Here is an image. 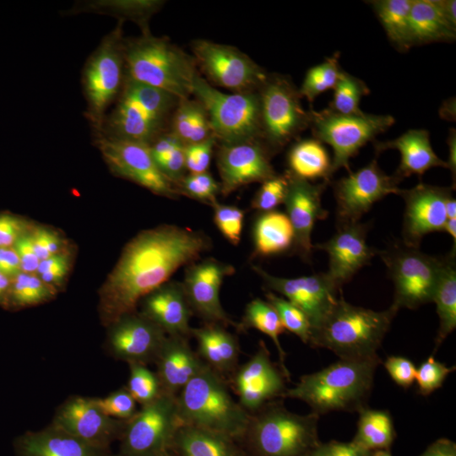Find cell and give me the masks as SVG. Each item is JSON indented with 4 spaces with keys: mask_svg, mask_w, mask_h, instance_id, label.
Masks as SVG:
<instances>
[{
    "mask_svg": "<svg viewBox=\"0 0 456 456\" xmlns=\"http://www.w3.org/2000/svg\"><path fill=\"white\" fill-rule=\"evenodd\" d=\"M338 262L369 291L428 274L416 224L391 195L359 200L343 233Z\"/></svg>",
    "mask_w": 456,
    "mask_h": 456,
    "instance_id": "6",
    "label": "cell"
},
{
    "mask_svg": "<svg viewBox=\"0 0 456 456\" xmlns=\"http://www.w3.org/2000/svg\"><path fill=\"white\" fill-rule=\"evenodd\" d=\"M428 416V443L435 456H456V409L435 404Z\"/></svg>",
    "mask_w": 456,
    "mask_h": 456,
    "instance_id": "14",
    "label": "cell"
},
{
    "mask_svg": "<svg viewBox=\"0 0 456 456\" xmlns=\"http://www.w3.org/2000/svg\"><path fill=\"white\" fill-rule=\"evenodd\" d=\"M252 158L331 183L357 198L386 191L397 144L386 110L333 75L282 66L248 82Z\"/></svg>",
    "mask_w": 456,
    "mask_h": 456,
    "instance_id": "1",
    "label": "cell"
},
{
    "mask_svg": "<svg viewBox=\"0 0 456 456\" xmlns=\"http://www.w3.org/2000/svg\"><path fill=\"white\" fill-rule=\"evenodd\" d=\"M186 281L227 350L289 375L313 391L357 397L354 375L320 340L297 291L205 273H186Z\"/></svg>",
    "mask_w": 456,
    "mask_h": 456,
    "instance_id": "4",
    "label": "cell"
},
{
    "mask_svg": "<svg viewBox=\"0 0 456 456\" xmlns=\"http://www.w3.org/2000/svg\"><path fill=\"white\" fill-rule=\"evenodd\" d=\"M325 0H181L158 2L146 14L126 24L127 33L163 28H191L230 34L237 43L259 41L274 49L282 66L301 65L299 41L318 24Z\"/></svg>",
    "mask_w": 456,
    "mask_h": 456,
    "instance_id": "5",
    "label": "cell"
},
{
    "mask_svg": "<svg viewBox=\"0 0 456 456\" xmlns=\"http://www.w3.org/2000/svg\"><path fill=\"white\" fill-rule=\"evenodd\" d=\"M71 446L20 424H0V456H66Z\"/></svg>",
    "mask_w": 456,
    "mask_h": 456,
    "instance_id": "13",
    "label": "cell"
},
{
    "mask_svg": "<svg viewBox=\"0 0 456 456\" xmlns=\"http://www.w3.org/2000/svg\"><path fill=\"white\" fill-rule=\"evenodd\" d=\"M386 191L412 216L435 286L456 289V188L433 180L399 149L386 169Z\"/></svg>",
    "mask_w": 456,
    "mask_h": 456,
    "instance_id": "8",
    "label": "cell"
},
{
    "mask_svg": "<svg viewBox=\"0 0 456 456\" xmlns=\"http://www.w3.org/2000/svg\"><path fill=\"white\" fill-rule=\"evenodd\" d=\"M66 456H107L102 455V453H97V452H88V450H77V448H73L71 446V450L68 452V455Z\"/></svg>",
    "mask_w": 456,
    "mask_h": 456,
    "instance_id": "16",
    "label": "cell"
},
{
    "mask_svg": "<svg viewBox=\"0 0 456 456\" xmlns=\"http://www.w3.org/2000/svg\"><path fill=\"white\" fill-rule=\"evenodd\" d=\"M435 333L441 355V387L456 391V289H438L435 301Z\"/></svg>",
    "mask_w": 456,
    "mask_h": 456,
    "instance_id": "12",
    "label": "cell"
},
{
    "mask_svg": "<svg viewBox=\"0 0 456 456\" xmlns=\"http://www.w3.org/2000/svg\"><path fill=\"white\" fill-rule=\"evenodd\" d=\"M306 456H369L362 455L357 452H352V450H323V452H316V453H311Z\"/></svg>",
    "mask_w": 456,
    "mask_h": 456,
    "instance_id": "15",
    "label": "cell"
},
{
    "mask_svg": "<svg viewBox=\"0 0 456 456\" xmlns=\"http://www.w3.org/2000/svg\"><path fill=\"white\" fill-rule=\"evenodd\" d=\"M360 198L326 181L250 158L244 181L186 273L259 281L299 291L338 261Z\"/></svg>",
    "mask_w": 456,
    "mask_h": 456,
    "instance_id": "2",
    "label": "cell"
},
{
    "mask_svg": "<svg viewBox=\"0 0 456 456\" xmlns=\"http://www.w3.org/2000/svg\"><path fill=\"white\" fill-rule=\"evenodd\" d=\"M397 144L421 171L456 180V90L395 78L382 88Z\"/></svg>",
    "mask_w": 456,
    "mask_h": 456,
    "instance_id": "7",
    "label": "cell"
},
{
    "mask_svg": "<svg viewBox=\"0 0 456 456\" xmlns=\"http://www.w3.org/2000/svg\"><path fill=\"white\" fill-rule=\"evenodd\" d=\"M247 46L237 43L203 78L164 141L169 232L186 269L201 261L216 218L237 195L252 158Z\"/></svg>",
    "mask_w": 456,
    "mask_h": 456,
    "instance_id": "3",
    "label": "cell"
},
{
    "mask_svg": "<svg viewBox=\"0 0 456 456\" xmlns=\"http://www.w3.org/2000/svg\"><path fill=\"white\" fill-rule=\"evenodd\" d=\"M326 348L352 372L372 348L369 289L360 286L342 305L310 322Z\"/></svg>",
    "mask_w": 456,
    "mask_h": 456,
    "instance_id": "11",
    "label": "cell"
},
{
    "mask_svg": "<svg viewBox=\"0 0 456 456\" xmlns=\"http://www.w3.org/2000/svg\"><path fill=\"white\" fill-rule=\"evenodd\" d=\"M433 288V279L423 274L401 286L369 291L372 342L380 348L416 343Z\"/></svg>",
    "mask_w": 456,
    "mask_h": 456,
    "instance_id": "10",
    "label": "cell"
},
{
    "mask_svg": "<svg viewBox=\"0 0 456 456\" xmlns=\"http://www.w3.org/2000/svg\"><path fill=\"white\" fill-rule=\"evenodd\" d=\"M359 391H370L428 412L441 387L440 365L428 357L418 343L370 350L352 370Z\"/></svg>",
    "mask_w": 456,
    "mask_h": 456,
    "instance_id": "9",
    "label": "cell"
}]
</instances>
